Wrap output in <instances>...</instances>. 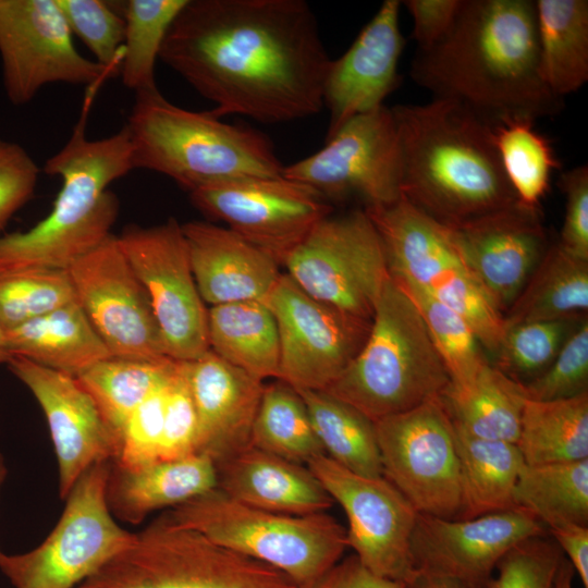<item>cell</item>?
<instances>
[{
  "label": "cell",
  "mask_w": 588,
  "mask_h": 588,
  "mask_svg": "<svg viewBox=\"0 0 588 588\" xmlns=\"http://www.w3.org/2000/svg\"><path fill=\"white\" fill-rule=\"evenodd\" d=\"M159 59L216 118L283 123L317 114L331 59L304 0H188Z\"/></svg>",
  "instance_id": "cell-1"
},
{
  "label": "cell",
  "mask_w": 588,
  "mask_h": 588,
  "mask_svg": "<svg viewBox=\"0 0 588 588\" xmlns=\"http://www.w3.org/2000/svg\"><path fill=\"white\" fill-rule=\"evenodd\" d=\"M414 82L495 125L558 114L563 99L543 82L534 0H463L446 34L417 50Z\"/></svg>",
  "instance_id": "cell-2"
},
{
  "label": "cell",
  "mask_w": 588,
  "mask_h": 588,
  "mask_svg": "<svg viewBox=\"0 0 588 588\" xmlns=\"http://www.w3.org/2000/svg\"><path fill=\"white\" fill-rule=\"evenodd\" d=\"M394 114L401 195L451 229L512 206L517 198L504 174L492 124L467 107L436 98L397 105Z\"/></svg>",
  "instance_id": "cell-3"
},
{
  "label": "cell",
  "mask_w": 588,
  "mask_h": 588,
  "mask_svg": "<svg viewBox=\"0 0 588 588\" xmlns=\"http://www.w3.org/2000/svg\"><path fill=\"white\" fill-rule=\"evenodd\" d=\"M98 88H88L69 140L44 164V172L62 183L51 211L26 231L0 235V273L69 270L111 235L120 205L108 187L133 170L132 145L125 126L101 139L87 138L86 121Z\"/></svg>",
  "instance_id": "cell-4"
},
{
  "label": "cell",
  "mask_w": 588,
  "mask_h": 588,
  "mask_svg": "<svg viewBox=\"0 0 588 588\" xmlns=\"http://www.w3.org/2000/svg\"><path fill=\"white\" fill-rule=\"evenodd\" d=\"M124 126L133 170L167 175L188 193L231 181L279 176L284 167L261 132L224 123L209 111L177 107L158 88L135 94Z\"/></svg>",
  "instance_id": "cell-5"
},
{
  "label": "cell",
  "mask_w": 588,
  "mask_h": 588,
  "mask_svg": "<svg viewBox=\"0 0 588 588\" xmlns=\"http://www.w3.org/2000/svg\"><path fill=\"white\" fill-rule=\"evenodd\" d=\"M449 382L419 313L390 278L365 344L323 391L375 422L440 396Z\"/></svg>",
  "instance_id": "cell-6"
},
{
  "label": "cell",
  "mask_w": 588,
  "mask_h": 588,
  "mask_svg": "<svg viewBox=\"0 0 588 588\" xmlns=\"http://www.w3.org/2000/svg\"><path fill=\"white\" fill-rule=\"evenodd\" d=\"M163 516L277 568L298 588L330 569L347 548L346 529L327 512L287 515L264 511L237 502L218 488Z\"/></svg>",
  "instance_id": "cell-7"
},
{
  "label": "cell",
  "mask_w": 588,
  "mask_h": 588,
  "mask_svg": "<svg viewBox=\"0 0 588 588\" xmlns=\"http://www.w3.org/2000/svg\"><path fill=\"white\" fill-rule=\"evenodd\" d=\"M364 210L383 243L390 278L458 313L483 350L494 355L504 334V318L468 269L453 230L403 197Z\"/></svg>",
  "instance_id": "cell-8"
},
{
  "label": "cell",
  "mask_w": 588,
  "mask_h": 588,
  "mask_svg": "<svg viewBox=\"0 0 588 588\" xmlns=\"http://www.w3.org/2000/svg\"><path fill=\"white\" fill-rule=\"evenodd\" d=\"M77 588H298L277 568L163 515Z\"/></svg>",
  "instance_id": "cell-9"
},
{
  "label": "cell",
  "mask_w": 588,
  "mask_h": 588,
  "mask_svg": "<svg viewBox=\"0 0 588 588\" xmlns=\"http://www.w3.org/2000/svg\"><path fill=\"white\" fill-rule=\"evenodd\" d=\"M110 463L83 473L41 544L26 553L2 555L0 569L14 588H73L133 542L135 534L115 523L107 502Z\"/></svg>",
  "instance_id": "cell-10"
},
{
  "label": "cell",
  "mask_w": 588,
  "mask_h": 588,
  "mask_svg": "<svg viewBox=\"0 0 588 588\" xmlns=\"http://www.w3.org/2000/svg\"><path fill=\"white\" fill-rule=\"evenodd\" d=\"M282 266L310 296L366 320L390 279L383 243L364 209L320 220Z\"/></svg>",
  "instance_id": "cell-11"
},
{
  "label": "cell",
  "mask_w": 588,
  "mask_h": 588,
  "mask_svg": "<svg viewBox=\"0 0 588 588\" xmlns=\"http://www.w3.org/2000/svg\"><path fill=\"white\" fill-rule=\"evenodd\" d=\"M282 176L307 186L327 203L355 197L367 209L397 201L401 162L392 108L383 105L352 118L326 138L321 149L283 167Z\"/></svg>",
  "instance_id": "cell-12"
},
{
  "label": "cell",
  "mask_w": 588,
  "mask_h": 588,
  "mask_svg": "<svg viewBox=\"0 0 588 588\" xmlns=\"http://www.w3.org/2000/svg\"><path fill=\"white\" fill-rule=\"evenodd\" d=\"M385 477L420 514L455 519L460 465L452 421L440 400L375 421Z\"/></svg>",
  "instance_id": "cell-13"
},
{
  "label": "cell",
  "mask_w": 588,
  "mask_h": 588,
  "mask_svg": "<svg viewBox=\"0 0 588 588\" xmlns=\"http://www.w3.org/2000/svg\"><path fill=\"white\" fill-rule=\"evenodd\" d=\"M117 238L148 295L166 355L177 362L204 355L209 351L208 309L193 275L182 224L174 218L149 228L132 224Z\"/></svg>",
  "instance_id": "cell-14"
},
{
  "label": "cell",
  "mask_w": 588,
  "mask_h": 588,
  "mask_svg": "<svg viewBox=\"0 0 588 588\" xmlns=\"http://www.w3.org/2000/svg\"><path fill=\"white\" fill-rule=\"evenodd\" d=\"M0 59L5 95L15 106L48 84L89 88L118 74L78 52L57 0H0Z\"/></svg>",
  "instance_id": "cell-15"
},
{
  "label": "cell",
  "mask_w": 588,
  "mask_h": 588,
  "mask_svg": "<svg viewBox=\"0 0 588 588\" xmlns=\"http://www.w3.org/2000/svg\"><path fill=\"white\" fill-rule=\"evenodd\" d=\"M277 322L280 380L294 389L323 391L366 342L371 320L326 304L281 273L264 301Z\"/></svg>",
  "instance_id": "cell-16"
},
{
  "label": "cell",
  "mask_w": 588,
  "mask_h": 588,
  "mask_svg": "<svg viewBox=\"0 0 588 588\" xmlns=\"http://www.w3.org/2000/svg\"><path fill=\"white\" fill-rule=\"evenodd\" d=\"M343 509L347 547L371 573L407 583L415 574L411 540L418 512L385 477H366L326 454L306 465Z\"/></svg>",
  "instance_id": "cell-17"
},
{
  "label": "cell",
  "mask_w": 588,
  "mask_h": 588,
  "mask_svg": "<svg viewBox=\"0 0 588 588\" xmlns=\"http://www.w3.org/2000/svg\"><path fill=\"white\" fill-rule=\"evenodd\" d=\"M189 194L204 215L269 254L280 266L332 206L307 186L284 176L249 177Z\"/></svg>",
  "instance_id": "cell-18"
},
{
  "label": "cell",
  "mask_w": 588,
  "mask_h": 588,
  "mask_svg": "<svg viewBox=\"0 0 588 588\" xmlns=\"http://www.w3.org/2000/svg\"><path fill=\"white\" fill-rule=\"evenodd\" d=\"M68 272L77 303L111 356L168 357L148 295L115 235L79 258Z\"/></svg>",
  "instance_id": "cell-19"
},
{
  "label": "cell",
  "mask_w": 588,
  "mask_h": 588,
  "mask_svg": "<svg viewBox=\"0 0 588 588\" xmlns=\"http://www.w3.org/2000/svg\"><path fill=\"white\" fill-rule=\"evenodd\" d=\"M548 534L528 510L514 507L470 519L418 513L411 549L416 572L485 588L501 558L518 542Z\"/></svg>",
  "instance_id": "cell-20"
},
{
  "label": "cell",
  "mask_w": 588,
  "mask_h": 588,
  "mask_svg": "<svg viewBox=\"0 0 588 588\" xmlns=\"http://www.w3.org/2000/svg\"><path fill=\"white\" fill-rule=\"evenodd\" d=\"M7 365L45 414L59 466L60 497L65 499L85 470L117 457L118 439L75 377L22 356H12Z\"/></svg>",
  "instance_id": "cell-21"
},
{
  "label": "cell",
  "mask_w": 588,
  "mask_h": 588,
  "mask_svg": "<svg viewBox=\"0 0 588 588\" xmlns=\"http://www.w3.org/2000/svg\"><path fill=\"white\" fill-rule=\"evenodd\" d=\"M452 230L468 269L504 316L550 245L540 209L516 203Z\"/></svg>",
  "instance_id": "cell-22"
},
{
  "label": "cell",
  "mask_w": 588,
  "mask_h": 588,
  "mask_svg": "<svg viewBox=\"0 0 588 588\" xmlns=\"http://www.w3.org/2000/svg\"><path fill=\"white\" fill-rule=\"evenodd\" d=\"M400 0H385L351 47L332 60L323 86L329 111L327 138L352 118L383 106L401 84L397 72L405 39Z\"/></svg>",
  "instance_id": "cell-23"
},
{
  "label": "cell",
  "mask_w": 588,
  "mask_h": 588,
  "mask_svg": "<svg viewBox=\"0 0 588 588\" xmlns=\"http://www.w3.org/2000/svg\"><path fill=\"white\" fill-rule=\"evenodd\" d=\"M197 432L196 452L217 464L250 445L265 383L211 350L185 362Z\"/></svg>",
  "instance_id": "cell-24"
},
{
  "label": "cell",
  "mask_w": 588,
  "mask_h": 588,
  "mask_svg": "<svg viewBox=\"0 0 588 588\" xmlns=\"http://www.w3.org/2000/svg\"><path fill=\"white\" fill-rule=\"evenodd\" d=\"M182 231L198 292L211 306L264 302L281 275L273 257L228 228L191 221Z\"/></svg>",
  "instance_id": "cell-25"
},
{
  "label": "cell",
  "mask_w": 588,
  "mask_h": 588,
  "mask_svg": "<svg viewBox=\"0 0 588 588\" xmlns=\"http://www.w3.org/2000/svg\"><path fill=\"white\" fill-rule=\"evenodd\" d=\"M218 489L245 505L287 515L327 512L334 503L306 465L253 445L216 464Z\"/></svg>",
  "instance_id": "cell-26"
},
{
  "label": "cell",
  "mask_w": 588,
  "mask_h": 588,
  "mask_svg": "<svg viewBox=\"0 0 588 588\" xmlns=\"http://www.w3.org/2000/svg\"><path fill=\"white\" fill-rule=\"evenodd\" d=\"M218 488L213 460L204 453L128 469L110 463L106 497L111 513L139 524L150 512L175 507Z\"/></svg>",
  "instance_id": "cell-27"
},
{
  "label": "cell",
  "mask_w": 588,
  "mask_h": 588,
  "mask_svg": "<svg viewBox=\"0 0 588 588\" xmlns=\"http://www.w3.org/2000/svg\"><path fill=\"white\" fill-rule=\"evenodd\" d=\"M5 339L11 357L72 377L111 357L77 301L5 331Z\"/></svg>",
  "instance_id": "cell-28"
},
{
  "label": "cell",
  "mask_w": 588,
  "mask_h": 588,
  "mask_svg": "<svg viewBox=\"0 0 588 588\" xmlns=\"http://www.w3.org/2000/svg\"><path fill=\"white\" fill-rule=\"evenodd\" d=\"M588 310V260L558 242L547 248L524 287L505 311L504 330L532 321H580Z\"/></svg>",
  "instance_id": "cell-29"
},
{
  "label": "cell",
  "mask_w": 588,
  "mask_h": 588,
  "mask_svg": "<svg viewBox=\"0 0 588 588\" xmlns=\"http://www.w3.org/2000/svg\"><path fill=\"white\" fill-rule=\"evenodd\" d=\"M209 350L232 366L265 381L278 379L280 342L273 314L262 301H244L208 309Z\"/></svg>",
  "instance_id": "cell-30"
},
{
  "label": "cell",
  "mask_w": 588,
  "mask_h": 588,
  "mask_svg": "<svg viewBox=\"0 0 588 588\" xmlns=\"http://www.w3.org/2000/svg\"><path fill=\"white\" fill-rule=\"evenodd\" d=\"M440 400L453 426L463 432L516 444L527 400L524 385L491 363L468 385L449 382Z\"/></svg>",
  "instance_id": "cell-31"
},
{
  "label": "cell",
  "mask_w": 588,
  "mask_h": 588,
  "mask_svg": "<svg viewBox=\"0 0 588 588\" xmlns=\"http://www.w3.org/2000/svg\"><path fill=\"white\" fill-rule=\"evenodd\" d=\"M453 428L461 487V505L455 519L517 507L514 488L525 464L517 445L476 438Z\"/></svg>",
  "instance_id": "cell-32"
},
{
  "label": "cell",
  "mask_w": 588,
  "mask_h": 588,
  "mask_svg": "<svg viewBox=\"0 0 588 588\" xmlns=\"http://www.w3.org/2000/svg\"><path fill=\"white\" fill-rule=\"evenodd\" d=\"M535 7L541 75L564 100L588 81V1L536 0Z\"/></svg>",
  "instance_id": "cell-33"
},
{
  "label": "cell",
  "mask_w": 588,
  "mask_h": 588,
  "mask_svg": "<svg viewBox=\"0 0 588 588\" xmlns=\"http://www.w3.org/2000/svg\"><path fill=\"white\" fill-rule=\"evenodd\" d=\"M516 445L526 465L588 458V392L554 401L527 399Z\"/></svg>",
  "instance_id": "cell-34"
},
{
  "label": "cell",
  "mask_w": 588,
  "mask_h": 588,
  "mask_svg": "<svg viewBox=\"0 0 588 588\" xmlns=\"http://www.w3.org/2000/svg\"><path fill=\"white\" fill-rule=\"evenodd\" d=\"M177 365L179 362L170 357L140 360L111 356L75 378L95 402L120 445L121 432L131 414L168 383Z\"/></svg>",
  "instance_id": "cell-35"
},
{
  "label": "cell",
  "mask_w": 588,
  "mask_h": 588,
  "mask_svg": "<svg viewBox=\"0 0 588 588\" xmlns=\"http://www.w3.org/2000/svg\"><path fill=\"white\" fill-rule=\"evenodd\" d=\"M295 390L306 404L317 438L328 457L352 473L366 477L383 476L372 420L324 391Z\"/></svg>",
  "instance_id": "cell-36"
},
{
  "label": "cell",
  "mask_w": 588,
  "mask_h": 588,
  "mask_svg": "<svg viewBox=\"0 0 588 588\" xmlns=\"http://www.w3.org/2000/svg\"><path fill=\"white\" fill-rule=\"evenodd\" d=\"M514 502L552 529L588 526V458L522 467Z\"/></svg>",
  "instance_id": "cell-37"
},
{
  "label": "cell",
  "mask_w": 588,
  "mask_h": 588,
  "mask_svg": "<svg viewBox=\"0 0 588 588\" xmlns=\"http://www.w3.org/2000/svg\"><path fill=\"white\" fill-rule=\"evenodd\" d=\"M250 445L301 465L324 454L304 400L280 379L264 387Z\"/></svg>",
  "instance_id": "cell-38"
},
{
  "label": "cell",
  "mask_w": 588,
  "mask_h": 588,
  "mask_svg": "<svg viewBox=\"0 0 588 588\" xmlns=\"http://www.w3.org/2000/svg\"><path fill=\"white\" fill-rule=\"evenodd\" d=\"M492 132L502 169L517 201L540 209L552 173L560 168L550 142L536 131L534 121L525 119L498 123Z\"/></svg>",
  "instance_id": "cell-39"
},
{
  "label": "cell",
  "mask_w": 588,
  "mask_h": 588,
  "mask_svg": "<svg viewBox=\"0 0 588 588\" xmlns=\"http://www.w3.org/2000/svg\"><path fill=\"white\" fill-rule=\"evenodd\" d=\"M188 0H130L119 75L135 94L156 89L155 68L166 35Z\"/></svg>",
  "instance_id": "cell-40"
},
{
  "label": "cell",
  "mask_w": 588,
  "mask_h": 588,
  "mask_svg": "<svg viewBox=\"0 0 588 588\" xmlns=\"http://www.w3.org/2000/svg\"><path fill=\"white\" fill-rule=\"evenodd\" d=\"M393 282L409 297L419 313L449 373L450 383L457 387L470 384L489 362L469 323L458 313L420 289Z\"/></svg>",
  "instance_id": "cell-41"
},
{
  "label": "cell",
  "mask_w": 588,
  "mask_h": 588,
  "mask_svg": "<svg viewBox=\"0 0 588 588\" xmlns=\"http://www.w3.org/2000/svg\"><path fill=\"white\" fill-rule=\"evenodd\" d=\"M76 301L68 270L0 273V327L14 329Z\"/></svg>",
  "instance_id": "cell-42"
},
{
  "label": "cell",
  "mask_w": 588,
  "mask_h": 588,
  "mask_svg": "<svg viewBox=\"0 0 588 588\" xmlns=\"http://www.w3.org/2000/svg\"><path fill=\"white\" fill-rule=\"evenodd\" d=\"M580 321H532L510 327L504 330L492 365L513 380L526 383L550 366Z\"/></svg>",
  "instance_id": "cell-43"
},
{
  "label": "cell",
  "mask_w": 588,
  "mask_h": 588,
  "mask_svg": "<svg viewBox=\"0 0 588 588\" xmlns=\"http://www.w3.org/2000/svg\"><path fill=\"white\" fill-rule=\"evenodd\" d=\"M72 35L78 37L95 61L119 74L125 22L101 0H57Z\"/></svg>",
  "instance_id": "cell-44"
},
{
  "label": "cell",
  "mask_w": 588,
  "mask_h": 588,
  "mask_svg": "<svg viewBox=\"0 0 588 588\" xmlns=\"http://www.w3.org/2000/svg\"><path fill=\"white\" fill-rule=\"evenodd\" d=\"M564 558L549 532L529 537L501 558L485 588H553Z\"/></svg>",
  "instance_id": "cell-45"
},
{
  "label": "cell",
  "mask_w": 588,
  "mask_h": 588,
  "mask_svg": "<svg viewBox=\"0 0 588 588\" xmlns=\"http://www.w3.org/2000/svg\"><path fill=\"white\" fill-rule=\"evenodd\" d=\"M527 399L554 401L588 392V320L569 333L550 366L523 383Z\"/></svg>",
  "instance_id": "cell-46"
},
{
  "label": "cell",
  "mask_w": 588,
  "mask_h": 588,
  "mask_svg": "<svg viewBox=\"0 0 588 588\" xmlns=\"http://www.w3.org/2000/svg\"><path fill=\"white\" fill-rule=\"evenodd\" d=\"M171 379L149 395L126 420L118 455L112 461L115 466L134 469L160 461L167 391Z\"/></svg>",
  "instance_id": "cell-47"
},
{
  "label": "cell",
  "mask_w": 588,
  "mask_h": 588,
  "mask_svg": "<svg viewBox=\"0 0 588 588\" xmlns=\"http://www.w3.org/2000/svg\"><path fill=\"white\" fill-rule=\"evenodd\" d=\"M196 432V413L186 379L185 362H179L167 391L160 461L197 453Z\"/></svg>",
  "instance_id": "cell-48"
},
{
  "label": "cell",
  "mask_w": 588,
  "mask_h": 588,
  "mask_svg": "<svg viewBox=\"0 0 588 588\" xmlns=\"http://www.w3.org/2000/svg\"><path fill=\"white\" fill-rule=\"evenodd\" d=\"M39 173L25 148L0 137V232L33 197Z\"/></svg>",
  "instance_id": "cell-49"
},
{
  "label": "cell",
  "mask_w": 588,
  "mask_h": 588,
  "mask_svg": "<svg viewBox=\"0 0 588 588\" xmlns=\"http://www.w3.org/2000/svg\"><path fill=\"white\" fill-rule=\"evenodd\" d=\"M558 187L565 198V212L558 243L567 253L588 260V167L563 171Z\"/></svg>",
  "instance_id": "cell-50"
},
{
  "label": "cell",
  "mask_w": 588,
  "mask_h": 588,
  "mask_svg": "<svg viewBox=\"0 0 588 588\" xmlns=\"http://www.w3.org/2000/svg\"><path fill=\"white\" fill-rule=\"evenodd\" d=\"M463 0H404L413 19L412 38L417 50H425L439 41L452 26Z\"/></svg>",
  "instance_id": "cell-51"
},
{
  "label": "cell",
  "mask_w": 588,
  "mask_h": 588,
  "mask_svg": "<svg viewBox=\"0 0 588 588\" xmlns=\"http://www.w3.org/2000/svg\"><path fill=\"white\" fill-rule=\"evenodd\" d=\"M302 588H406L405 583L380 577L351 555Z\"/></svg>",
  "instance_id": "cell-52"
},
{
  "label": "cell",
  "mask_w": 588,
  "mask_h": 588,
  "mask_svg": "<svg viewBox=\"0 0 588 588\" xmlns=\"http://www.w3.org/2000/svg\"><path fill=\"white\" fill-rule=\"evenodd\" d=\"M585 588H588V526L568 524L548 530Z\"/></svg>",
  "instance_id": "cell-53"
},
{
  "label": "cell",
  "mask_w": 588,
  "mask_h": 588,
  "mask_svg": "<svg viewBox=\"0 0 588 588\" xmlns=\"http://www.w3.org/2000/svg\"><path fill=\"white\" fill-rule=\"evenodd\" d=\"M406 588H482L464 580L415 572L414 576L405 584Z\"/></svg>",
  "instance_id": "cell-54"
},
{
  "label": "cell",
  "mask_w": 588,
  "mask_h": 588,
  "mask_svg": "<svg viewBox=\"0 0 588 588\" xmlns=\"http://www.w3.org/2000/svg\"><path fill=\"white\" fill-rule=\"evenodd\" d=\"M575 571L569 562L564 558L559 568L553 588H573Z\"/></svg>",
  "instance_id": "cell-55"
},
{
  "label": "cell",
  "mask_w": 588,
  "mask_h": 588,
  "mask_svg": "<svg viewBox=\"0 0 588 588\" xmlns=\"http://www.w3.org/2000/svg\"><path fill=\"white\" fill-rule=\"evenodd\" d=\"M11 354L8 350L5 331L0 327V364L8 363Z\"/></svg>",
  "instance_id": "cell-56"
},
{
  "label": "cell",
  "mask_w": 588,
  "mask_h": 588,
  "mask_svg": "<svg viewBox=\"0 0 588 588\" xmlns=\"http://www.w3.org/2000/svg\"><path fill=\"white\" fill-rule=\"evenodd\" d=\"M5 474H7V469H5V466H4V461L0 454V487L4 480V477H5ZM4 553L0 550V559L2 558Z\"/></svg>",
  "instance_id": "cell-57"
}]
</instances>
